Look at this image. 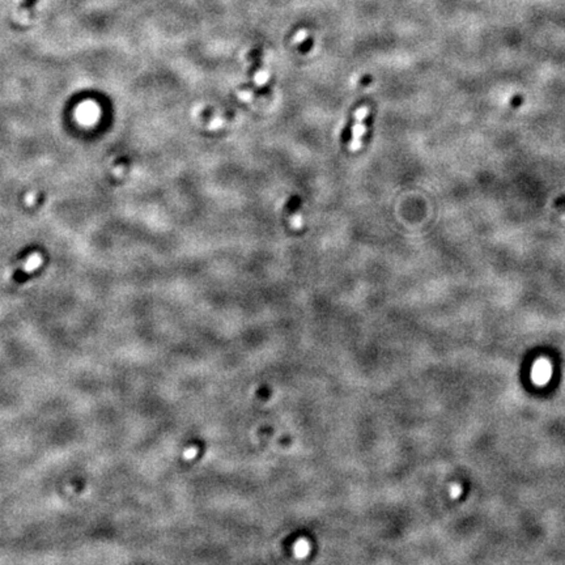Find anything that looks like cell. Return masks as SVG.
Returning <instances> with one entry per match:
<instances>
[{
    "label": "cell",
    "instance_id": "obj_1",
    "mask_svg": "<svg viewBox=\"0 0 565 565\" xmlns=\"http://www.w3.org/2000/svg\"><path fill=\"white\" fill-rule=\"evenodd\" d=\"M369 114V108L366 105H362L361 108H358L354 118H356V123H354L353 129H352V140L350 144V150L351 152H357L362 145V136L365 134V118Z\"/></svg>",
    "mask_w": 565,
    "mask_h": 565
},
{
    "label": "cell",
    "instance_id": "obj_2",
    "mask_svg": "<svg viewBox=\"0 0 565 565\" xmlns=\"http://www.w3.org/2000/svg\"><path fill=\"white\" fill-rule=\"evenodd\" d=\"M551 376H552V366L547 360L540 358V360H538V361L534 364L533 370H531V378H533L534 383H537L539 386H543V385L550 382Z\"/></svg>",
    "mask_w": 565,
    "mask_h": 565
},
{
    "label": "cell",
    "instance_id": "obj_3",
    "mask_svg": "<svg viewBox=\"0 0 565 565\" xmlns=\"http://www.w3.org/2000/svg\"><path fill=\"white\" fill-rule=\"evenodd\" d=\"M269 77H270L269 73H267L266 71H262L261 70V71H258V73L255 75L254 80H255V82H257L258 85H265L266 81L269 80Z\"/></svg>",
    "mask_w": 565,
    "mask_h": 565
},
{
    "label": "cell",
    "instance_id": "obj_4",
    "mask_svg": "<svg viewBox=\"0 0 565 565\" xmlns=\"http://www.w3.org/2000/svg\"><path fill=\"white\" fill-rule=\"evenodd\" d=\"M37 3H38V0H21L20 8H22V9H28V8L34 7Z\"/></svg>",
    "mask_w": 565,
    "mask_h": 565
},
{
    "label": "cell",
    "instance_id": "obj_5",
    "mask_svg": "<svg viewBox=\"0 0 565 565\" xmlns=\"http://www.w3.org/2000/svg\"><path fill=\"white\" fill-rule=\"evenodd\" d=\"M462 494V488L461 486H458V484H454V486L451 487L450 488V494L451 497H458L459 494Z\"/></svg>",
    "mask_w": 565,
    "mask_h": 565
},
{
    "label": "cell",
    "instance_id": "obj_6",
    "mask_svg": "<svg viewBox=\"0 0 565 565\" xmlns=\"http://www.w3.org/2000/svg\"><path fill=\"white\" fill-rule=\"evenodd\" d=\"M292 226H294L296 229H300L301 226H302V218H301L300 215L294 216V217L292 218Z\"/></svg>",
    "mask_w": 565,
    "mask_h": 565
},
{
    "label": "cell",
    "instance_id": "obj_7",
    "mask_svg": "<svg viewBox=\"0 0 565 565\" xmlns=\"http://www.w3.org/2000/svg\"><path fill=\"white\" fill-rule=\"evenodd\" d=\"M241 98V100L243 101H250L251 100V93L250 92H242V93H240V96H238Z\"/></svg>",
    "mask_w": 565,
    "mask_h": 565
}]
</instances>
